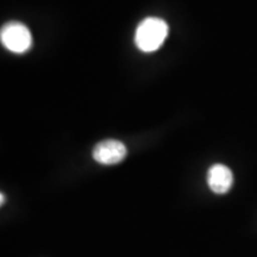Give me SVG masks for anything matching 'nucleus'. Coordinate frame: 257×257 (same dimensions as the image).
Segmentation results:
<instances>
[{
  "label": "nucleus",
  "instance_id": "3",
  "mask_svg": "<svg viewBox=\"0 0 257 257\" xmlns=\"http://www.w3.org/2000/svg\"><path fill=\"white\" fill-rule=\"evenodd\" d=\"M127 150L126 147L119 141L105 140L98 143L93 149V159L101 165H115L125 159Z\"/></svg>",
  "mask_w": 257,
  "mask_h": 257
},
{
  "label": "nucleus",
  "instance_id": "2",
  "mask_svg": "<svg viewBox=\"0 0 257 257\" xmlns=\"http://www.w3.org/2000/svg\"><path fill=\"white\" fill-rule=\"evenodd\" d=\"M0 40L6 49L15 54H23L32 46L30 30L18 22L6 23L0 31Z\"/></svg>",
  "mask_w": 257,
  "mask_h": 257
},
{
  "label": "nucleus",
  "instance_id": "5",
  "mask_svg": "<svg viewBox=\"0 0 257 257\" xmlns=\"http://www.w3.org/2000/svg\"><path fill=\"white\" fill-rule=\"evenodd\" d=\"M4 204V194H2V205Z\"/></svg>",
  "mask_w": 257,
  "mask_h": 257
},
{
  "label": "nucleus",
  "instance_id": "1",
  "mask_svg": "<svg viewBox=\"0 0 257 257\" xmlns=\"http://www.w3.org/2000/svg\"><path fill=\"white\" fill-rule=\"evenodd\" d=\"M168 24L163 19L148 17L136 29L135 43L143 53H153L162 46L168 36Z\"/></svg>",
  "mask_w": 257,
  "mask_h": 257
},
{
  "label": "nucleus",
  "instance_id": "4",
  "mask_svg": "<svg viewBox=\"0 0 257 257\" xmlns=\"http://www.w3.org/2000/svg\"><path fill=\"white\" fill-rule=\"evenodd\" d=\"M207 184L212 192L224 194L229 192L233 185L232 172L224 165L212 166L207 172Z\"/></svg>",
  "mask_w": 257,
  "mask_h": 257
}]
</instances>
